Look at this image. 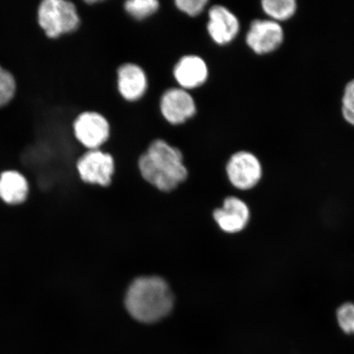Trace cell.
<instances>
[{"instance_id": "obj_11", "label": "cell", "mask_w": 354, "mask_h": 354, "mask_svg": "<svg viewBox=\"0 0 354 354\" xmlns=\"http://www.w3.org/2000/svg\"><path fill=\"white\" fill-rule=\"evenodd\" d=\"M119 94L127 101L142 99L148 88V77L140 66L132 63L121 65L118 70Z\"/></svg>"}, {"instance_id": "obj_19", "label": "cell", "mask_w": 354, "mask_h": 354, "mask_svg": "<svg viewBox=\"0 0 354 354\" xmlns=\"http://www.w3.org/2000/svg\"><path fill=\"white\" fill-rule=\"evenodd\" d=\"M209 1L207 0H176L175 6L180 12L189 17L201 15L205 10Z\"/></svg>"}, {"instance_id": "obj_1", "label": "cell", "mask_w": 354, "mask_h": 354, "mask_svg": "<svg viewBox=\"0 0 354 354\" xmlns=\"http://www.w3.org/2000/svg\"><path fill=\"white\" fill-rule=\"evenodd\" d=\"M138 165L143 178L162 192H171L188 176L183 153L161 139L149 145L140 157Z\"/></svg>"}, {"instance_id": "obj_10", "label": "cell", "mask_w": 354, "mask_h": 354, "mask_svg": "<svg viewBox=\"0 0 354 354\" xmlns=\"http://www.w3.org/2000/svg\"><path fill=\"white\" fill-rule=\"evenodd\" d=\"M205 59L196 55L180 57L174 66V76L179 87L189 91L205 85L209 78Z\"/></svg>"}, {"instance_id": "obj_12", "label": "cell", "mask_w": 354, "mask_h": 354, "mask_svg": "<svg viewBox=\"0 0 354 354\" xmlns=\"http://www.w3.org/2000/svg\"><path fill=\"white\" fill-rule=\"evenodd\" d=\"M214 218L221 230L228 233L241 232L250 220V210L246 203L236 197L225 199L223 207L216 209Z\"/></svg>"}, {"instance_id": "obj_14", "label": "cell", "mask_w": 354, "mask_h": 354, "mask_svg": "<svg viewBox=\"0 0 354 354\" xmlns=\"http://www.w3.org/2000/svg\"><path fill=\"white\" fill-rule=\"evenodd\" d=\"M262 8L270 19L286 21L293 17L297 11V3L295 0H264Z\"/></svg>"}, {"instance_id": "obj_7", "label": "cell", "mask_w": 354, "mask_h": 354, "mask_svg": "<svg viewBox=\"0 0 354 354\" xmlns=\"http://www.w3.org/2000/svg\"><path fill=\"white\" fill-rule=\"evenodd\" d=\"M163 118L171 125H180L192 119L197 113V106L193 96L184 88H170L163 93L160 104Z\"/></svg>"}, {"instance_id": "obj_4", "label": "cell", "mask_w": 354, "mask_h": 354, "mask_svg": "<svg viewBox=\"0 0 354 354\" xmlns=\"http://www.w3.org/2000/svg\"><path fill=\"white\" fill-rule=\"evenodd\" d=\"M263 166L258 157L249 151L234 153L227 165L229 180L241 190L253 189L263 177Z\"/></svg>"}, {"instance_id": "obj_17", "label": "cell", "mask_w": 354, "mask_h": 354, "mask_svg": "<svg viewBox=\"0 0 354 354\" xmlns=\"http://www.w3.org/2000/svg\"><path fill=\"white\" fill-rule=\"evenodd\" d=\"M16 82L12 75L0 66V107L6 105L15 96Z\"/></svg>"}, {"instance_id": "obj_2", "label": "cell", "mask_w": 354, "mask_h": 354, "mask_svg": "<svg viewBox=\"0 0 354 354\" xmlns=\"http://www.w3.org/2000/svg\"><path fill=\"white\" fill-rule=\"evenodd\" d=\"M125 302L127 311L136 320L152 323L168 315L174 300L167 283L160 277H153L133 281Z\"/></svg>"}, {"instance_id": "obj_3", "label": "cell", "mask_w": 354, "mask_h": 354, "mask_svg": "<svg viewBox=\"0 0 354 354\" xmlns=\"http://www.w3.org/2000/svg\"><path fill=\"white\" fill-rule=\"evenodd\" d=\"M38 21L48 37L57 38L76 30L80 25V17L72 2L44 0L38 8Z\"/></svg>"}, {"instance_id": "obj_5", "label": "cell", "mask_w": 354, "mask_h": 354, "mask_svg": "<svg viewBox=\"0 0 354 354\" xmlns=\"http://www.w3.org/2000/svg\"><path fill=\"white\" fill-rule=\"evenodd\" d=\"M284 30L279 22L271 19H256L251 22L245 37L247 46L257 55L271 54L284 41Z\"/></svg>"}, {"instance_id": "obj_6", "label": "cell", "mask_w": 354, "mask_h": 354, "mask_svg": "<svg viewBox=\"0 0 354 354\" xmlns=\"http://www.w3.org/2000/svg\"><path fill=\"white\" fill-rule=\"evenodd\" d=\"M77 167L82 180L86 183L108 187L112 183L115 163L110 153L90 150L80 158Z\"/></svg>"}, {"instance_id": "obj_8", "label": "cell", "mask_w": 354, "mask_h": 354, "mask_svg": "<svg viewBox=\"0 0 354 354\" xmlns=\"http://www.w3.org/2000/svg\"><path fill=\"white\" fill-rule=\"evenodd\" d=\"M73 128L79 142L91 150L98 149L109 139L110 124L99 113H82L75 121Z\"/></svg>"}, {"instance_id": "obj_15", "label": "cell", "mask_w": 354, "mask_h": 354, "mask_svg": "<svg viewBox=\"0 0 354 354\" xmlns=\"http://www.w3.org/2000/svg\"><path fill=\"white\" fill-rule=\"evenodd\" d=\"M160 3L157 0H129L124 3V8L133 19L144 20L156 13Z\"/></svg>"}, {"instance_id": "obj_16", "label": "cell", "mask_w": 354, "mask_h": 354, "mask_svg": "<svg viewBox=\"0 0 354 354\" xmlns=\"http://www.w3.org/2000/svg\"><path fill=\"white\" fill-rule=\"evenodd\" d=\"M336 321L345 334L354 335V302L347 301L339 305L335 312Z\"/></svg>"}, {"instance_id": "obj_13", "label": "cell", "mask_w": 354, "mask_h": 354, "mask_svg": "<svg viewBox=\"0 0 354 354\" xmlns=\"http://www.w3.org/2000/svg\"><path fill=\"white\" fill-rule=\"evenodd\" d=\"M28 183L16 171H6L0 175V198L10 205H19L28 194Z\"/></svg>"}, {"instance_id": "obj_9", "label": "cell", "mask_w": 354, "mask_h": 354, "mask_svg": "<svg viewBox=\"0 0 354 354\" xmlns=\"http://www.w3.org/2000/svg\"><path fill=\"white\" fill-rule=\"evenodd\" d=\"M240 28V21L229 8L221 4L211 7L207 30L215 44L227 46L236 38Z\"/></svg>"}, {"instance_id": "obj_18", "label": "cell", "mask_w": 354, "mask_h": 354, "mask_svg": "<svg viewBox=\"0 0 354 354\" xmlns=\"http://www.w3.org/2000/svg\"><path fill=\"white\" fill-rule=\"evenodd\" d=\"M342 110L344 120L354 127V79L345 86Z\"/></svg>"}]
</instances>
